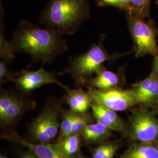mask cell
<instances>
[{"label":"cell","instance_id":"obj_1","mask_svg":"<svg viewBox=\"0 0 158 158\" xmlns=\"http://www.w3.org/2000/svg\"><path fill=\"white\" fill-rule=\"evenodd\" d=\"M15 53L28 54L33 63L45 65L69 50L63 35L55 29L41 28L26 20H22L13 33L10 40Z\"/></svg>","mask_w":158,"mask_h":158},{"label":"cell","instance_id":"obj_2","mask_svg":"<svg viewBox=\"0 0 158 158\" xmlns=\"http://www.w3.org/2000/svg\"><path fill=\"white\" fill-rule=\"evenodd\" d=\"M90 17L89 0H49L39 23L63 35H72Z\"/></svg>","mask_w":158,"mask_h":158},{"label":"cell","instance_id":"obj_3","mask_svg":"<svg viewBox=\"0 0 158 158\" xmlns=\"http://www.w3.org/2000/svg\"><path fill=\"white\" fill-rule=\"evenodd\" d=\"M104 39L105 35L101 34L98 41L93 44L86 52L70 57L68 66L62 72L57 73V76L68 74L76 81L91 78L105 69L104 63H113L132 52L109 53L104 45Z\"/></svg>","mask_w":158,"mask_h":158},{"label":"cell","instance_id":"obj_4","mask_svg":"<svg viewBox=\"0 0 158 158\" xmlns=\"http://www.w3.org/2000/svg\"><path fill=\"white\" fill-rule=\"evenodd\" d=\"M136 57L156 56L158 53L156 36L158 31L152 20L140 17L132 12H125Z\"/></svg>","mask_w":158,"mask_h":158},{"label":"cell","instance_id":"obj_5","mask_svg":"<svg viewBox=\"0 0 158 158\" xmlns=\"http://www.w3.org/2000/svg\"><path fill=\"white\" fill-rule=\"evenodd\" d=\"M62 110L60 101L54 98L48 102L30 125L29 134L34 141L49 143L56 137L59 133V117Z\"/></svg>","mask_w":158,"mask_h":158},{"label":"cell","instance_id":"obj_6","mask_svg":"<svg viewBox=\"0 0 158 158\" xmlns=\"http://www.w3.org/2000/svg\"><path fill=\"white\" fill-rule=\"evenodd\" d=\"M131 138L138 142L153 143L158 141V118L148 108H132L130 118Z\"/></svg>","mask_w":158,"mask_h":158},{"label":"cell","instance_id":"obj_7","mask_svg":"<svg viewBox=\"0 0 158 158\" xmlns=\"http://www.w3.org/2000/svg\"><path fill=\"white\" fill-rule=\"evenodd\" d=\"M36 107V102L22 93L1 91L0 95V122L4 125L15 123L25 113Z\"/></svg>","mask_w":158,"mask_h":158},{"label":"cell","instance_id":"obj_8","mask_svg":"<svg viewBox=\"0 0 158 158\" xmlns=\"http://www.w3.org/2000/svg\"><path fill=\"white\" fill-rule=\"evenodd\" d=\"M86 87L94 102L115 112L131 110L138 105L135 95L131 89L125 90L121 87H115L107 90H98Z\"/></svg>","mask_w":158,"mask_h":158},{"label":"cell","instance_id":"obj_9","mask_svg":"<svg viewBox=\"0 0 158 158\" xmlns=\"http://www.w3.org/2000/svg\"><path fill=\"white\" fill-rule=\"evenodd\" d=\"M44 66L42 64L40 68L36 71L22 70V73L15 82L16 88L19 93L26 96L45 85L55 83L60 85L62 83L57 79V73L46 70Z\"/></svg>","mask_w":158,"mask_h":158},{"label":"cell","instance_id":"obj_10","mask_svg":"<svg viewBox=\"0 0 158 158\" xmlns=\"http://www.w3.org/2000/svg\"><path fill=\"white\" fill-rule=\"evenodd\" d=\"M125 68H119L116 72L107 70L106 68L94 76L89 79H79V84L98 90H107L121 87L125 84Z\"/></svg>","mask_w":158,"mask_h":158},{"label":"cell","instance_id":"obj_11","mask_svg":"<svg viewBox=\"0 0 158 158\" xmlns=\"http://www.w3.org/2000/svg\"><path fill=\"white\" fill-rule=\"evenodd\" d=\"M131 89L139 106L152 107L158 102V75L151 72L147 78L132 84Z\"/></svg>","mask_w":158,"mask_h":158},{"label":"cell","instance_id":"obj_12","mask_svg":"<svg viewBox=\"0 0 158 158\" xmlns=\"http://www.w3.org/2000/svg\"><path fill=\"white\" fill-rule=\"evenodd\" d=\"M2 137L6 140L28 148L29 151L33 152L40 158H70L64 153L57 143L55 144L49 143L36 144L27 141L16 132L4 134Z\"/></svg>","mask_w":158,"mask_h":158},{"label":"cell","instance_id":"obj_13","mask_svg":"<svg viewBox=\"0 0 158 158\" xmlns=\"http://www.w3.org/2000/svg\"><path fill=\"white\" fill-rule=\"evenodd\" d=\"M60 86L66 91L64 100L69 106L70 110L77 114L89 113L93 102L89 91H85L81 88L72 89L62 83Z\"/></svg>","mask_w":158,"mask_h":158},{"label":"cell","instance_id":"obj_14","mask_svg":"<svg viewBox=\"0 0 158 158\" xmlns=\"http://www.w3.org/2000/svg\"><path fill=\"white\" fill-rule=\"evenodd\" d=\"M91 110L92 115L97 122L105 126L108 129L121 133L127 131L124 121L119 117L115 111L94 102L91 106Z\"/></svg>","mask_w":158,"mask_h":158},{"label":"cell","instance_id":"obj_15","mask_svg":"<svg viewBox=\"0 0 158 158\" xmlns=\"http://www.w3.org/2000/svg\"><path fill=\"white\" fill-rule=\"evenodd\" d=\"M111 135V130L97 122L87 125L81 133L83 141L88 143H101Z\"/></svg>","mask_w":158,"mask_h":158},{"label":"cell","instance_id":"obj_16","mask_svg":"<svg viewBox=\"0 0 158 158\" xmlns=\"http://www.w3.org/2000/svg\"><path fill=\"white\" fill-rule=\"evenodd\" d=\"M120 158H158V147L153 143H135L130 146Z\"/></svg>","mask_w":158,"mask_h":158},{"label":"cell","instance_id":"obj_17","mask_svg":"<svg viewBox=\"0 0 158 158\" xmlns=\"http://www.w3.org/2000/svg\"><path fill=\"white\" fill-rule=\"evenodd\" d=\"M3 10L1 7L0 22V59L10 63L15 59V52L13 51L10 41L6 40L4 35V25Z\"/></svg>","mask_w":158,"mask_h":158},{"label":"cell","instance_id":"obj_18","mask_svg":"<svg viewBox=\"0 0 158 158\" xmlns=\"http://www.w3.org/2000/svg\"><path fill=\"white\" fill-rule=\"evenodd\" d=\"M81 138V134H71L57 143L66 156L70 158H74L80 152Z\"/></svg>","mask_w":158,"mask_h":158},{"label":"cell","instance_id":"obj_19","mask_svg":"<svg viewBox=\"0 0 158 158\" xmlns=\"http://www.w3.org/2000/svg\"><path fill=\"white\" fill-rule=\"evenodd\" d=\"M76 113L70 110H65L62 108V121L60 123L59 136L57 143L62 141L66 138L72 134L74 119Z\"/></svg>","mask_w":158,"mask_h":158},{"label":"cell","instance_id":"obj_20","mask_svg":"<svg viewBox=\"0 0 158 158\" xmlns=\"http://www.w3.org/2000/svg\"><path fill=\"white\" fill-rule=\"evenodd\" d=\"M152 1V0H130V9L127 11L134 12L144 18H148L150 17V9Z\"/></svg>","mask_w":158,"mask_h":158},{"label":"cell","instance_id":"obj_21","mask_svg":"<svg viewBox=\"0 0 158 158\" xmlns=\"http://www.w3.org/2000/svg\"><path fill=\"white\" fill-rule=\"evenodd\" d=\"M119 145L115 143H107L95 148L92 158H114L118 151Z\"/></svg>","mask_w":158,"mask_h":158},{"label":"cell","instance_id":"obj_22","mask_svg":"<svg viewBox=\"0 0 158 158\" xmlns=\"http://www.w3.org/2000/svg\"><path fill=\"white\" fill-rule=\"evenodd\" d=\"M8 63L6 61L0 60V84L2 85L11 81L15 83L17 77L21 74L22 70L19 72L12 71L8 68Z\"/></svg>","mask_w":158,"mask_h":158},{"label":"cell","instance_id":"obj_23","mask_svg":"<svg viewBox=\"0 0 158 158\" xmlns=\"http://www.w3.org/2000/svg\"><path fill=\"white\" fill-rule=\"evenodd\" d=\"M91 114L89 113L85 114L76 113L74 119L72 134H81L86 125L91 122Z\"/></svg>","mask_w":158,"mask_h":158},{"label":"cell","instance_id":"obj_24","mask_svg":"<svg viewBox=\"0 0 158 158\" xmlns=\"http://www.w3.org/2000/svg\"><path fill=\"white\" fill-rule=\"evenodd\" d=\"M96 1L98 6H113L123 10L124 12L130 9V0H96Z\"/></svg>","mask_w":158,"mask_h":158},{"label":"cell","instance_id":"obj_25","mask_svg":"<svg viewBox=\"0 0 158 158\" xmlns=\"http://www.w3.org/2000/svg\"><path fill=\"white\" fill-rule=\"evenodd\" d=\"M152 62V67L151 72L153 73L158 75V54L155 56Z\"/></svg>","mask_w":158,"mask_h":158},{"label":"cell","instance_id":"obj_26","mask_svg":"<svg viewBox=\"0 0 158 158\" xmlns=\"http://www.w3.org/2000/svg\"><path fill=\"white\" fill-rule=\"evenodd\" d=\"M21 158H40L36 155H35L33 152L29 151L24 153Z\"/></svg>","mask_w":158,"mask_h":158},{"label":"cell","instance_id":"obj_27","mask_svg":"<svg viewBox=\"0 0 158 158\" xmlns=\"http://www.w3.org/2000/svg\"><path fill=\"white\" fill-rule=\"evenodd\" d=\"M151 108L152 109V112L154 113V114L155 115H157L158 117V102L156 104H155Z\"/></svg>","mask_w":158,"mask_h":158},{"label":"cell","instance_id":"obj_28","mask_svg":"<svg viewBox=\"0 0 158 158\" xmlns=\"http://www.w3.org/2000/svg\"><path fill=\"white\" fill-rule=\"evenodd\" d=\"M154 144H155V145H156V147H158V141L156 142H155V143H154Z\"/></svg>","mask_w":158,"mask_h":158},{"label":"cell","instance_id":"obj_29","mask_svg":"<svg viewBox=\"0 0 158 158\" xmlns=\"http://www.w3.org/2000/svg\"><path fill=\"white\" fill-rule=\"evenodd\" d=\"M85 158V157H83V156H78V157H76V158Z\"/></svg>","mask_w":158,"mask_h":158},{"label":"cell","instance_id":"obj_30","mask_svg":"<svg viewBox=\"0 0 158 158\" xmlns=\"http://www.w3.org/2000/svg\"><path fill=\"white\" fill-rule=\"evenodd\" d=\"M0 158H6V157H4V156H1V157H0Z\"/></svg>","mask_w":158,"mask_h":158},{"label":"cell","instance_id":"obj_31","mask_svg":"<svg viewBox=\"0 0 158 158\" xmlns=\"http://www.w3.org/2000/svg\"><path fill=\"white\" fill-rule=\"evenodd\" d=\"M156 2H158V0H156Z\"/></svg>","mask_w":158,"mask_h":158}]
</instances>
